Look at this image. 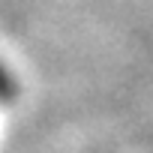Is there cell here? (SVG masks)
<instances>
[{"label": "cell", "instance_id": "1", "mask_svg": "<svg viewBox=\"0 0 153 153\" xmlns=\"http://www.w3.org/2000/svg\"><path fill=\"white\" fill-rule=\"evenodd\" d=\"M15 93V84H12V78H9V72L0 66V99H9Z\"/></svg>", "mask_w": 153, "mask_h": 153}]
</instances>
